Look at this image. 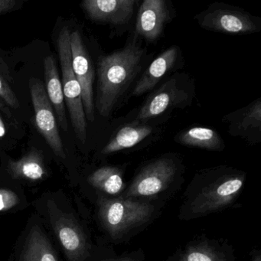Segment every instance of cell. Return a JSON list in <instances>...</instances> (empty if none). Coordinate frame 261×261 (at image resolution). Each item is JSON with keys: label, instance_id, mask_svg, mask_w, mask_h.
I'll use <instances>...</instances> for the list:
<instances>
[{"label": "cell", "instance_id": "cell-24", "mask_svg": "<svg viewBox=\"0 0 261 261\" xmlns=\"http://www.w3.org/2000/svg\"><path fill=\"white\" fill-rule=\"evenodd\" d=\"M20 4L16 0H0V15L16 10Z\"/></svg>", "mask_w": 261, "mask_h": 261}, {"label": "cell", "instance_id": "cell-10", "mask_svg": "<svg viewBox=\"0 0 261 261\" xmlns=\"http://www.w3.org/2000/svg\"><path fill=\"white\" fill-rule=\"evenodd\" d=\"M168 19L166 2L163 0H145L137 15L136 31L146 40H156L163 33Z\"/></svg>", "mask_w": 261, "mask_h": 261}, {"label": "cell", "instance_id": "cell-21", "mask_svg": "<svg viewBox=\"0 0 261 261\" xmlns=\"http://www.w3.org/2000/svg\"><path fill=\"white\" fill-rule=\"evenodd\" d=\"M260 121L261 103L260 100H258L246 114L244 120L241 121V126L244 129H247L248 127H256V126L259 128Z\"/></svg>", "mask_w": 261, "mask_h": 261}, {"label": "cell", "instance_id": "cell-6", "mask_svg": "<svg viewBox=\"0 0 261 261\" xmlns=\"http://www.w3.org/2000/svg\"><path fill=\"white\" fill-rule=\"evenodd\" d=\"M244 178L243 175L224 177L204 188L191 204L192 212L207 214L228 205L240 193Z\"/></svg>", "mask_w": 261, "mask_h": 261}, {"label": "cell", "instance_id": "cell-5", "mask_svg": "<svg viewBox=\"0 0 261 261\" xmlns=\"http://www.w3.org/2000/svg\"><path fill=\"white\" fill-rule=\"evenodd\" d=\"M72 68L82 89V102L86 120L94 121V102L93 84L94 70L88 50L79 31L70 34Z\"/></svg>", "mask_w": 261, "mask_h": 261}, {"label": "cell", "instance_id": "cell-12", "mask_svg": "<svg viewBox=\"0 0 261 261\" xmlns=\"http://www.w3.org/2000/svg\"><path fill=\"white\" fill-rule=\"evenodd\" d=\"M185 97L184 92L177 87L175 79H172L146 100L137 118L139 120H147L160 116L172 105L180 103Z\"/></svg>", "mask_w": 261, "mask_h": 261}, {"label": "cell", "instance_id": "cell-8", "mask_svg": "<svg viewBox=\"0 0 261 261\" xmlns=\"http://www.w3.org/2000/svg\"><path fill=\"white\" fill-rule=\"evenodd\" d=\"M135 4V0H85L81 7L91 20L123 25L130 19Z\"/></svg>", "mask_w": 261, "mask_h": 261}, {"label": "cell", "instance_id": "cell-11", "mask_svg": "<svg viewBox=\"0 0 261 261\" xmlns=\"http://www.w3.org/2000/svg\"><path fill=\"white\" fill-rule=\"evenodd\" d=\"M44 73L47 95L56 114L59 126L66 132L68 129V123L65 112L62 84L59 77L56 59L51 55L46 56L44 59Z\"/></svg>", "mask_w": 261, "mask_h": 261}, {"label": "cell", "instance_id": "cell-2", "mask_svg": "<svg viewBox=\"0 0 261 261\" xmlns=\"http://www.w3.org/2000/svg\"><path fill=\"white\" fill-rule=\"evenodd\" d=\"M70 32L68 27L61 30L57 45L62 71V89L76 137L85 144L87 140V120L82 102V89L72 68Z\"/></svg>", "mask_w": 261, "mask_h": 261}, {"label": "cell", "instance_id": "cell-3", "mask_svg": "<svg viewBox=\"0 0 261 261\" xmlns=\"http://www.w3.org/2000/svg\"><path fill=\"white\" fill-rule=\"evenodd\" d=\"M153 208L149 204L127 199H114L103 203L100 216L107 230L114 237H120L134 227L146 223Z\"/></svg>", "mask_w": 261, "mask_h": 261}, {"label": "cell", "instance_id": "cell-20", "mask_svg": "<svg viewBox=\"0 0 261 261\" xmlns=\"http://www.w3.org/2000/svg\"><path fill=\"white\" fill-rule=\"evenodd\" d=\"M180 261H224V259L210 247H197L189 249Z\"/></svg>", "mask_w": 261, "mask_h": 261}, {"label": "cell", "instance_id": "cell-19", "mask_svg": "<svg viewBox=\"0 0 261 261\" xmlns=\"http://www.w3.org/2000/svg\"><path fill=\"white\" fill-rule=\"evenodd\" d=\"M88 181L94 187L106 193L114 195L123 189V180L117 168L102 167L91 174Z\"/></svg>", "mask_w": 261, "mask_h": 261}, {"label": "cell", "instance_id": "cell-15", "mask_svg": "<svg viewBox=\"0 0 261 261\" xmlns=\"http://www.w3.org/2000/svg\"><path fill=\"white\" fill-rule=\"evenodd\" d=\"M9 169L12 175L16 178L39 180L46 173L42 154L33 150L17 161H10Z\"/></svg>", "mask_w": 261, "mask_h": 261}, {"label": "cell", "instance_id": "cell-1", "mask_svg": "<svg viewBox=\"0 0 261 261\" xmlns=\"http://www.w3.org/2000/svg\"><path fill=\"white\" fill-rule=\"evenodd\" d=\"M143 50L134 43L100 58L97 66L96 108L103 117L111 115L114 107L140 69Z\"/></svg>", "mask_w": 261, "mask_h": 261}, {"label": "cell", "instance_id": "cell-4", "mask_svg": "<svg viewBox=\"0 0 261 261\" xmlns=\"http://www.w3.org/2000/svg\"><path fill=\"white\" fill-rule=\"evenodd\" d=\"M30 89L38 130L55 154L65 159L66 155L58 129V122L45 87L39 79L33 77L30 80Z\"/></svg>", "mask_w": 261, "mask_h": 261}, {"label": "cell", "instance_id": "cell-16", "mask_svg": "<svg viewBox=\"0 0 261 261\" xmlns=\"http://www.w3.org/2000/svg\"><path fill=\"white\" fill-rule=\"evenodd\" d=\"M178 142L186 146L218 150L222 147L223 142L218 133L205 127H193L181 133Z\"/></svg>", "mask_w": 261, "mask_h": 261}, {"label": "cell", "instance_id": "cell-13", "mask_svg": "<svg viewBox=\"0 0 261 261\" xmlns=\"http://www.w3.org/2000/svg\"><path fill=\"white\" fill-rule=\"evenodd\" d=\"M178 56V49L176 47H171L164 53H162L149 65L148 69L145 71L141 79L137 82L134 88L133 94L140 96L149 90L152 89L162 77L172 69L176 62Z\"/></svg>", "mask_w": 261, "mask_h": 261}, {"label": "cell", "instance_id": "cell-25", "mask_svg": "<svg viewBox=\"0 0 261 261\" xmlns=\"http://www.w3.org/2000/svg\"><path fill=\"white\" fill-rule=\"evenodd\" d=\"M6 126L4 125V120H3L2 117L0 116V138H2L4 136L6 135Z\"/></svg>", "mask_w": 261, "mask_h": 261}, {"label": "cell", "instance_id": "cell-26", "mask_svg": "<svg viewBox=\"0 0 261 261\" xmlns=\"http://www.w3.org/2000/svg\"><path fill=\"white\" fill-rule=\"evenodd\" d=\"M253 261H261L260 259V256L259 255H258V256H256V257L253 259Z\"/></svg>", "mask_w": 261, "mask_h": 261}, {"label": "cell", "instance_id": "cell-27", "mask_svg": "<svg viewBox=\"0 0 261 261\" xmlns=\"http://www.w3.org/2000/svg\"><path fill=\"white\" fill-rule=\"evenodd\" d=\"M117 261H129V260H128V259H120V260H117Z\"/></svg>", "mask_w": 261, "mask_h": 261}, {"label": "cell", "instance_id": "cell-14", "mask_svg": "<svg viewBox=\"0 0 261 261\" xmlns=\"http://www.w3.org/2000/svg\"><path fill=\"white\" fill-rule=\"evenodd\" d=\"M150 126L129 124L119 129L114 138L102 150L103 154H111L133 147L152 133Z\"/></svg>", "mask_w": 261, "mask_h": 261}, {"label": "cell", "instance_id": "cell-18", "mask_svg": "<svg viewBox=\"0 0 261 261\" xmlns=\"http://www.w3.org/2000/svg\"><path fill=\"white\" fill-rule=\"evenodd\" d=\"M22 261H58L49 243L39 229L31 231Z\"/></svg>", "mask_w": 261, "mask_h": 261}, {"label": "cell", "instance_id": "cell-22", "mask_svg": "<svg viewBox=\"0 0 261 261\" xmlns=\"http://www.w3.org/2000/svg\"><path fill=\"white\" fill-rule=\"evenodd\" d=\"M0 98L13 109H18L19 108V102L16 94L1 74H0Z\"/></svg>", "mask_w": 261, "mask_h": 261}, {"label": "cell", "instance_id": "cell-17", "mask_svg": "<svg viewBox=\"0 0 261 261\" xmlns=\"http://www.w3.org/2000/svg\"><path fill=\"white\" fill-rule=\"evenodd\" d=\"M56 231L61 244L71 258H76L83 253L85 241L80 230L69 220L61 218L57 222Z\"/></svg>", "mask_w": 261, "mask_h": 261}, {"label": "cell", "instance_id": "cell-23", "mask_svg": "<svg viewBox=\"0 0 261 261\" xmlns=\"http://www.w3.org/2000/svg\"><path fill=\"white\" fill-rule=\"evenodd\" d=\"M19 201L17 195L11 190L0 189V212L10 210L17 204Z\"/></svg>", "mask_w": 261, "mask_h": 261}, {"label": "cell", "instance_id": "cell-7", "mask_svg": "<svg viewBox=\"0 0 261 261\" xmlns=\"http://www.w3.org/2000/svg\"><path fill=\"white\" fill-rule=\"evenodd\" d=\"M175 165L161 159L148 165L137 175L128 190V196L147 197L164 190L173 178Z\"/></svg>", "mask_w": 261, "mask_h": 261}, {"label": "cell", "instance_id": "cell-9", "mask_svg": "<svg viewBox=\"0 0 261 261\" xmlns=\"http://www.w3.org/2000/svg\"><path fill=\"white\" fill-rule=\"evenodd\" d=\"M200 25L205 30L230 34L254 33L256 24L247 15L227 10H215L201 17Z\"/></svg>", "mask_w": 261, "mask_h": 261}]
</instances>
